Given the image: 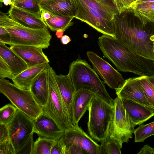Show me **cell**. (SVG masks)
I'll list each match as a JSON object with an SVG mask.
<instances>
[{"mask_svg": "<svg viewBox=\"0 0 154 154\" xmlns=\"http://www.w3.org/2000/svg\"><path fill=\"white\" fill-rule=\"evenodd\" d=\"M88 110V134L94 140L101 142L108 135L113 106L96 94L91 101Z\"/></svg>", "mask_w": 154, "mask_h": 154, "instance_id": "277c9868", "label": "cell"}, {"mask_svg": "<svg viewBox=\"0 0 154 154\" xmlns=\"http://www.w3.org/2000/svg\"><path fill=\"white\" fill-rule=\"evenodd\" d=\"M0 26L5 28L11 36L9 45H30L47 48L52 38L48 27L35 29L15 22L7 14L0 11Z\"/></svg>", "mask_w": 154, "mask_h": 154, "instance_id": "7a4b0ae2", "label": "cell"}, {"mask_svg": "<svg viewBox=\"0 0 154 154\" xmlns=\"http://www.w3.org/2000/svg\"><path fill=\"white\" fill-rule=\"evenodd\" d=\"M33 134L16 154H32L34 143L33 138Z\"/></svg>", "mask_w": 154, "mask_h": 154, "instance_id": "836d02e7", "label": "cell"}, {"mask_svg": "<svg viewBox=\"0 0 154 154\" xmlns=\"http://www.w3.org/2000/svg\"><path fill=\"white\" fill-rule=\"evenodd\" d=\"M0 57L7 64L15 76L28 68L24 61L6 44L0 42Z\"/></svg>", "mask_w": 154, "mask_h": 154, "instance_id": "44dd1931", "label": "cell"}, {"mask_svg": "<svg viewBox=\"0 0 154 154\" xmlns=\"http://www.w3.org/2000/svg\"><path fill=\"white\" fill-rule=\"evenodd\" d=\"M130 8L143 23H154V2H135Z\"/></svg>", "mask_w": 154, "mask_h": 154, "instance_id": "cb8c5ba5", "label": "cell"}, {"mask_svg": "<svg viewBox=\"0 0 154 154\" xmlns=\"http://www.w3.org/2000/svg\"><path fill=\"white\" fill-rule=\"evenodd\" d=\"M91 8L100 13L105 19L112 21L119 13L115 5L103 0H81Z\"/></svg>", "mask_w": 154, "mask_h": 154, "instance_id": "603a6c76", "label": "cell"}, {"mask_svg": "<svg viewBox=\"0 0 154 154\" xmlns=\"http://www.w3.org/2000/svg\"><path fill=\"white\" fill-rule=\"evenodd\" d=\"M55 71L51 67L48 69L49 95L43 111L65 131L76 128L72 123L60 92Z\"/></svg>", "mask_w": 154, "mask_h": 154, "instance_id": "5b68a950", "label": "cell"}, {"mask_svg": "<svg viewBox=\"0 0 154 154\" xmlns=\"http://www.w3.org/2000/svg\"><path fill=\"white\" fill-rule=\"evenodd\" d=\"M115 91L117 96L121 99L131 100L153 108L145 96L139 77L125 80Z\"/></svg>", "mask_w": 154, "mask_h": 154, "instance_id": "7c38bea8", "label": "cell"}, {"mask_svg": "<svg viewBox=\"0 0 154 154\" xmlns=\"http://www.w3.org/2000/svg\"><path fill=\"white\" fill-rule=\"evenodd\" d=\"M61 138L64 146L74 144L81 148L85 154H100V145L79 127L65 131Z\"/></svg>", "mask_w": 154, "mask_h": 154, "instance_id": "8fae6325", "label": "cell"}, {"mask_svg": "<svg viewBox=\"0 0 154 154\" xmlns=\"http://www.w3.org/2000/svg\"><path fill=\"white\" fill-rule=\"evenodd\" d=\"M17 0H12V2H13L14 1H17Z\"/></svg>", "mask_w": 154, "mask_h": 154, "instance_id": "681fc988", "label": "cell"}, {"mask_svg": "<svg viewBox=\"0 0 154 154\" xmlns=\"http://www.w3.org/2000/svg\"><path fill=\"white\" fill-rule=\"evenodd\" d=\"M7 126L9 139L16 154L34 133L33 121L18 109L13 119Z\"/></svg>", "mask_w": 154, "mask_h": 154, "instance_id": "ba28073f", "label": "cell"}, {"mask_svg": "<svg viewBox=\"0 0 154 154\" xmlns=\"http://www.w3.org/2000/svg\"><path fill=\"white\" fill-rule=\"evenodd\" d=\"M8 128L5 125L0 124V143L9 139Z\"/></svg>", "mask_w": 154, "mask_h": 154, "instance_id": "f35d334b", "label": "cell"}, {"mask_svg": "<svg viewBox=\"0 0 154 154\" xmlns=\"http://www.w3.org/2000/svg\"><path fill=\"white\" fill-rule=\"evenodd\" d=\"M121 99L130 119L136 125L142 124L154 116V109L131 100Z\"/></svg>", "mask_w": 154, "mask_h": 154, "instance_id": "ac0fdd59", "label": "cell"}, {"mask_svg": "<svg viewBox=\"0 0 154 154\" xmlns=\"http://www.w3.org/2000/svg\"><path fill=\"white\" fill-rule=\"evenodd\" d=\"M115 38L131 51L154 60V23H143L131 8L115 14Z\"/></svg>", "mask_w": 154, "mask_h": 154, "instance_id": "6da1fadb", "label": "cell"}, {"mask_svg": "<svg viewBox=\"0 0 154 154\" xmlns=\"http://www.w3.org/2000/svg\"><path fill=\"white\" fill-rule=\"evenodd\" d=\"M134 142H143L147 138L154 135V121L146 125H140L134 130Z\"/></svg>", "mask_w": 154, "mask_h": 154, "instance_id": "4316f807", "label": "cell"}, {"mask_svg": "<svg viewBox=\"0 0 154 154\" xmlns=\"http://www.w3.org/2000/svg\"><path fill=\"white\" fill-rule=\"evenodd\" d=\"M13 20L25 27L35 29L48 27L40 16L34 14L12 5L8 11Z\"/></svg>", "mask_w": 154, "mask_h": 154, "instance_id": "2e32d148", "label": "cell"}, {"mask_svg": "<svg viewBox=\"0 0 154 154\" xmlns=\"http://www.w3.org/2000/svg\"><path fill=\"white\" fill-rule=\"evenodd\" d=\"M51 66L49 63L38 64L28 68L11 80L14 84L19 88L30 90L31 85L36 77L42 71L48 69Z\"/></svg>", "mask_w": 154, "mask_h": 154, "instance_id": "ffe728a7", "label": "cell"}, {"mask_svg": "<svg viewBox=\"0 0 154 154\" xmlns=\"http://www.w3.org/2000/svg\"><path fill=\"white\" fill-rule=\"evenodd\" d=\"M86 54L93 68L110 88L115 90L125 81L121 74L96 53L88 51Z\"/></svg>", "mask_w": 154, "mask_h": 154, "instance_id": "30bf717a", "label": "cell"}, {"mask_svg": "<svg viewBox=\"0 0 154 154\" xmlns=\"http://www.w3.org/2000/svg\"></svg>", "mask_w": 154, "mask_h": 154, "instance_id": "816d5d0a", "label": "cell"}, {"mask_svg": "<svg viewBox=\"0 0 154 154\" xmlns=\"http://www.w3.org/2000/svg\"><path fill=\"white\" fill-rule=\"evenodd\" d=\"M67 75L75 91L83 86L91 87L97 95L113 106V100L106 91L104 83L85 60L78 58L72 62Z\"/></svg>", "mask_w": 154, "mask_h": 154, "instance_id": "3957f363", "label": "cell"}, {"mask_svg": "<svg viewBox=\"0 0 154 154\" xmlns=\"http://www.w3.org/2000/svg\"><path fill=\"white\" fill-rule=\"evenodd\" d=\"M96 94L91 87L83 86L75 91L72 103V123L76 127L78 123L88 110L90 104Z\"/></svg>", "mask_w": 154, "mask_h": 154, "instance_id": "4fadbf2b", "label": "cell"}, {"mask_svg": "<svg viewBox=\"0 0 154 154\" xmlns=\"http://www.w3.org/2000/svg\"><path fill=\"white\" fill-rule=\"evenodd\" d=\"M0 154H15L14 148L9 139L0 143Z\"/></svg>", "mask_w": 154, "mask_h": 154, "instance_id": "d590c367", "label": "cell"}, {"mask_svg": "<svg viewBox=\"0 0 154 154\" xmlns=\"http://www.w3.org/2000/svg\"><path fill=\"white\" fill-rule=\"evenodd\" d=\"M100 154H121L119 144L107 136L101 142Z\"/></svg>", "mask_w": 154, "mask_h": 154, "instance_id": "83f0119b", "label": "cell"}, {"mask_svg": "<svg viewBox=\"0 0 154 154\" xmlns=\"http://www.w3.org/2000/svg\"><path fill=\"white\" fill-rule=\"evenodd\" d=\"M14 77L9 66L0 57V78H8L12 80Z\"/></svg>", "mask_w": 154, "mask_h": 154, "instance_id": "1f68e13d", "label": "cell"}, {"mask_svg": "<svg viewBox=\"0 0 154 154\" xmlns=\"http://www.w3.org/2000/svg\"><path fill=\"white\" fill-rule=\"evenodd\" d=\"M48 69L42 71L33 80L30 89L35 101L42 107L46 103L49 95Z\"/></svg>", "mask_w": 154, "mask_h": 154, "instance_id": "d6986e66", "label": "cell"}, {"mask_svg": "<svg viewBox=\"0 0 154 154\" xmlns=\"http://www.w3.org/2000/svg\"><path fill=\"white\" fill-rule=\"evenodd\" d=\"M137 154H154V148L148 145H145Z\"/></svg>", "mask_w": 154, "mask_h": 154, "instance_id": "ab89813d", "label": "cell"}, {"mask_svg": "<svg viewBox=\"0 0 154 154\" xmlns=\"http://www.w3.org/2000/svg\"><path fill=\"white\" fill-rule=\"evenodd\" d=\"M113 112L107 136L122 146L132 138L136 125L130 119L122 99L118 96L113 100Z\"/></svg>", "mask_w": 154, "mask_h": 154, "instance_id": "52a82bcc", "label": "cell"}, {"mask_svg": "<svg viewBox=\"0 0 154 154\" xmlns=\"http://www.w3.org/2000/svg\"><path fill=\"white\" fill-rule=\"evenodd\" d=\"M64 147L61 138L55 140L51 147V154H64Z\"/></svg>", "mask_w": 154, "mask_h": 154, "instance_id": "e575fe53", "label": "cell"}, {"mask_svg": "<svg viewBox=\"0 0 154 154\" xmlns=\"http://www.w3.org/2000/svg\"><path fill=\"white\" fill-rule=\"evenodd\" d=\"M64 147V154H85L82 150L75 144L66 145Z\"/></svg>", "mask_w": 154, "mask_h": 154, "instance_id": "8d00e7d4", "label": "cell"}, {"mask_svg": "<svg viewBox=\"0 0 154 154\" xmlns=\"http://www.w3.org/2000/svg\"><path fill=\"white\" fill-rule=\"evenodd\" d=\"M39 5L41 3L48 0H38Z\"/></svg>", "mask_w": 154, "mask_h": 154, "instance_id": "c3c4849f", "label": "cell"}, {"mask_svg": "<svg viewBox=\"0 0 154 154\" xmlns=\"http://www.w3.org/2000/svg\"><path fill=\"white\" fill-rule=\"evenodd\" d=\"M77 11L75 18L84 22L103 35L115 38L113 20L109 21L81 0H77Z\"/></svg>", "mask_w": 154, "mask_h": 154, "instance_id": "9c48e42d", "label": "cell"}, {"mask_svg": "<svg viewBox=\"0 0 154 154\" xmlns=\"http://www.w3.org/2000/svg\"><path fill=\"white\" fill-rule=\"evenodd\" d=\"M64 31L61 29H58L55 33V35L58 38H61L63 35Z\"/></svg>", "mask_w": 154, "mask_h": 154, "instance_id": "7bdbcfd3", "label": "cell"}, {"mask_svg": "<svg viewBox=\"0 0 154 154\" xmlns=\"http://www.w3.org/2000/svg\"><path fill=\"white\" fill-rule=\"evenodd\" d=\"M40 16L41 19L45 22L52 17V14L40 8Z\"/></svg>", "mask_w": 154, "mask_h": 154, "instance_id": "60d3db41", "label": "cell"}, {"mask_svg": "<svg viewBox=\"0 0 154 154\" xmlns=\"http://www.w3.org/2000/svg\"><path fill=\"white\" fill-rule=\"evenodd\" d=\"M103 0L105 1V2H108V3H109L115 5L113 3V0Z\"/></svg>", "mask_w": 154, "mask_h": 154, "instance_id": "7dc6e473", "label": "cell"}, {"mask_svg": "<svg viewBox=\"0 0 154 154\" xmlns=\"http://www.w3.org/2000/svg\"><path fill=\"white\" fill-rule=\"evenodd\" d=\"M74 17L66 16L52 14V17L45 22L48 27L52 31H56L61 29L64 32L69 26L72 25V22Z\"/></svg>", "mask_w": 154, "mask_h": 154, "instance_id": "d4e9b609", "label": "cell"}, {"mask_svg": "<svg viewBox=\"0 0 154 154\" xmlns=\"http://www.w3.org/2000/svg\"><path fill=\"white\" fill-rule=\"evenodd\" d=\"M55 140L39 137L34 141L32 154H51V151Z\"/></svg>", "mask_w": 154, "mask_h": 154, "instance_id": "484cf974", "label": "cell"}, {"mask_svg": "<svg viewBox=\"0 0 154 154\" xmlns=\"http://www.w3.org/2000/svg\"><path fill=\"white\" fill-rule=\"evenodd\" d=\"M2 2L6 6L11 5L13 4V2L12 0H3Z\"/></svg>", "mask_w": 154, "mask_h": 154, "instance_id": "f6af8a7d", "label": "cell"}, {"mask_svg": "<svg viewBox=\"0 0 154 154\" xmlns=\"http://www.w3.org/2000/svg\"><path fill=\"white\" fill-rule=\"evenodd\" d=\"M0 92L33 120L43 111L42 107L35 101L30 90L20 88L5 78L0 79Z\"/></svg>", "mask_w": 154, "mask_h": 154, "instance_id": "8992f818", "label": "cell"}, {"mask_svg": "<svg viewBox=\"0 0 154 154\" xmlns=\"http://www.w3.org/2000/svg\"><path fill=\"white\" fill-rule=\"evenodd\" d=\"M137 0H113L114 4L119 13L123 10L131 7Z\"/></svg>", "mask_w": 154, "mask_h": 154, "instance_id": "d6a6232c", "label": "cell"}, {"mask_svg": "<svg viewBox=\"0 0 154 154\" xmlns=\"http://www.w3.org/2000/svg\"><path fill=\"white\" fill-rule=\"evenodd\" d=\"M0 42L9 45L11 42L10 34L5 28L1 26H0Z\"/></svg>", "mask_w": 154, "mask_h": 154, "instance_id": "74e56055", "label": "cell"}, {"mask_svg": "<svg viewBox=\"0 0 154 154\" xmlns=\"http://www.w3.org/2000/svg\"><path fill=\"white\" fill-rule=\"evenodd\" d=\"M12 5L34 14L40 16L41 9L38 0H18L13 2Z\"/></svg>", "mask_w": 154, "mask_h": 154, "instance_id": "f1b7e54d", "label": "cell"}, {"mask_svg": "<svg viewBox=\"0 0 154 154\" xmlns=\"http://www.w3.org/2000/svg\"><path fill=\"white\" fill-rule=\"evenodd\" d=\"M56 79L61 96L72 123V103L75 92V88L67 75L56 74Z\"/></svg>", "mask_w": 154, "mask_h": 154, "instance_id": "7402d4cb", "label": "cell"}, {"mask_svg": "<svg viewBox=\"0 0 154 154\" xmlns=\"http://www.w3.org/2000/svg\"><path fill=\"white\" fill-rule=\"evenodd\" d=\"M154 2V0H137L135 2Z\"/></svg>", "mask_w": 154, "mask_h": 154, "instance_id": "bcb514c9", "label": "cell"}, {"mask_svg": "<svg viewBox=\"0 0 154 154\" xmlns=\"http://www.w3.org/2000/svg\"><path fill=\"white\" fill-rule=\"evenodd\" d=\"M33 121L34 133L39 137L56 140L61 138L65 132V130L43 111Z\"/></svg>", "mask_w": 154, "mask_h": 154, "instance_id": "5bb4252c", "label": "cell"}, {"mask_svg": "<svg viewBox=\"0 0 154 154\" xmlns=\"http://www.w3.org/2000/svg\"><path fill=\"white\" fill-rule=\"evenodd\" d=\"M3 0H0V2H2V1Z\"/></svg>", "mask_w": 154, "mask_h": 154, "instance_id": "f907efd6", "label": "cell"}, {"mask_svg": "<svg viewBox=\"0 0 154 154\" xmlns=\"http://www.w3.org/2000/svg\"><path fill=\"white\" fill-rule=\"evenodd\" d=\"M71 41L69 37L66 35H63L60 38L61 43L63 45H66L69 43Z\"/></svg>", "mask_w": 154, "mask_h": 154, "instance_id": "b9f144b4", "label": "cell"}, {"mask_svg": "<svg viewBox=\"0 0 154 154\" xmlns=\"http://www.w3.org/2000/svg\"><path fill=\"white\" fill-rule=\"evenodd\" d=\"M39 6L52 15L74 18L77 11V0H48L40 4Z\"/></svg>", "mask_w": 154, "mask_h": 154, "instance_id": "e0dca14e", "label": "cell"}, {"mask_svg": "<svg viewBox=\"0 0 154 154\" xmlns=\"http://www.w3.org/2000/svg\"><path fill=\"white\" fill-rule=\"evenodd\" d=\"M146 78L151 84L154 89V76L146 77Z\"/></svg>", "mask_w": 154, "mask_h": 154, "instance_id": "ee69618b", "label": "cell"}, {"mask_svg": "<svg viewBox=\"0 0 154 154\" xmlns=\"http://www.w3.org/2000/svg\"><path fill=\"white\" fill-rule=\"evenodd\" d=\"M10 48L24 61L28 68L49 62L42 48L30 45H14L10 46Z\"/></svg>", "mask_w": 154, "mask_h": 154, "instance_id": "9a60e30c", "label": "cell"}, {"mask_svg": "<svg viewBox=\"0 0 154 154\" xmlns=\"http://www.w3.org/2000/svg\"><path fill=\"white\" fill-rule=\"evenodd\" d=\"M18 109L13 105L9 103L0 109V124L7 126L15 116Z\"/></svg>", "mask_w": 154, "mask_h": 154, "instance_id": "f546056e", "label": "cell"}, {"mask_svg": "<svg viewBox=\"0 0 154 154\" xmlns=\"http://www.w3.org/2000/svg\"><path fill=\"white\" fill-rule=\"evenodd\" d=\"M139 78L145 96L148 102L154 109V89L146 77L140 76Z\"/></svg>", "mask_w": 154, "mask_h": 154, "instance_id": "4dcf8cb0", "label": "cell"}]
</instances>
